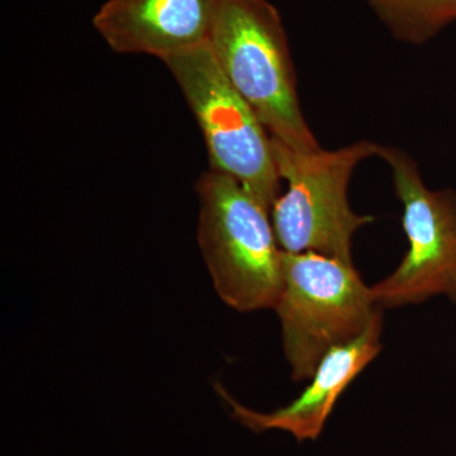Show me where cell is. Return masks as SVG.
<instances>
[{"label":"cell","mask_w":456,"mask_h":456,"mask_svg":"<svg viewBox=\"0 0 456 456\" xmlns=\"http://www.w3.org/2000/svg\"><path fill=\"white\" fill-rule=\"evenodd\" d=\"M209 45L233 88L270 137L301 152L320 150L297 94L287 33L268 0H221Z\"/></svg>","instance_id":"1"},{"label":"cell","mask_w":456,"mask_h":456,"mask_svg":"<svg viewBox=\"0 0 456 456\" xmlns=\"http://www.w3.org/2000/svg\"><path fill=\"white\" fill-rule=\"evenodd\" d=\"M198 242L222 301L240 312L275 308L283 250L272 216L235 179L209 169L197 183Z\"/></svg>","instance_id":"2"},{"label":"cell","mask_w":456,"mask_h":456,"mask_svg":"<svg viewBox=\"0 0 456 456\" xmlns=\"http://www.w3.org/2000/svg\"><path fill=\"white\" fill-rule=\"evenodd\" d=\"M279 176L287 191L273 204V227L285 253H317L354 265L353 240L371 216H360L347 200L351 176L380 145L362 140L338 150L296 151L273 140Z\"/></svg>","instance_id":"3"},{"label":"cell","mask_w":456,"mask_h":456,"mask_svg":"<svg viewBox=\"0 0 456 456\" xmlns=\"http://www.w3.org/2000/svg\"><path fill=\"white\" fill-rule=\"evenodd\" d=\"M275 305L294 380L311 379L330 350L358 338L382 308L355 266L317 253L283 251Z\"/></svg>","instance_id":"4"},{"label":"cell","mask_w":456,"mask_h":456,"mask_svg":"<svg viewBox=\"0 0 456 456\" xmlns=\"http://www.w3.org/2000/svg\"><path fill=\"white\" fill-rule=\"evenodd\" d=\"M163 62L200 125L209 169L235 179L272 211L281 180L272 137L222 71L209 41Z\"/></svg>","instance_id":"5"},{"label":"cell","mask_w":456,"mask_h":456,"mask_svg":"<svg viewBox=\"0 0 456 456\" xmlns=\"http://www.w3.org/2000/svg\"><path fill=\"white\" fill-rule=\"evenodd\" d=\"M403 207L407 254L391 275L371 287L379 308L419 305L445 296L456 303V191L426 187L416 161L403 150L380 145Z\"/></svg>","instance_id":"6"},{"label":"cell","mask_w":456,"mask_h":456,"mask_svg":"<svg viewBox=\"0 0 456 456\" xmlns=\"http://www.w3.org/2000/svg\"><path fill=\"white\" fill-rule=\"evenodd\" d=\"M382 330L380 311L362 335L346 344L338 345L323 356L311 377L310 386L299 397L273 412H257L245 407L221 386L217 387V391L232 410L233 417L248 430L256 434L281 430L298 441L316 440L342 393L382 350Z\"/></svg>","instance_id":"7"},{"label":"cell","mask_w":456,"mask_h":456,"mask_svg":"<svg viewBox=\"0 0 456 456\" xmlns=\"http://www.w3.org/2000/svg\"><path fill=\"white\" fill-rule=\"evenodd\" d=\"M221 0H108L93 25L119 53L164 59L209 40Z\"/></svg>","instance_id":"8"},{"label":"cell","mask_w":456,"mask_h":456,"mask_svg":"<svg viewBox=\"0 0 456 456\" xmlns=\"http://www.w3.org/2000/svg\"><path fill=\"white\" fill-rule=\"evenodd\" d=\"M393 37L424 45L456 22V0H368Z\"/></svg>","instance_id":"9"}]
</instances>
